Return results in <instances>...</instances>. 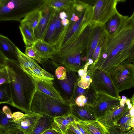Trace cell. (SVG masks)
<instances>
[{
	"mask_svg": "<svg viewBox=\"0 0 134 134\" xmlns=\"http://www.w3.org/2000/svg\"><path fill=\"white\" fill-rule=\"evenodd\" d=\"M100 39L98 57L90 67L100 68L110 74L120 66L134 64V12L126 16L113 34L109 35L104 29Z\"/></svg>",
	"mask_w": 134,
	"mask_h": 134,
	"instance_id": "1",
	"label": "cell"
},
{
	"mask_svg": "<svg viewBox=\"0 0 134 134\" xmlns=\"http://www.w3.org/2000/svg\"><path fill=\"white\" fill-rule=\"evenodd\" d=\"M6 66L11 94L8 104L28 113L31 111V104L36 90L34 81L19 64L7 59Z\"/></svg>",
	"mask_w": 134,
	"mask_h": 134,
	"instance_id": "2",
	"label": "cell"
},
{
	"mask_svg": "<svg viewBox=\"0 0 134 134\" xmlns=\"http://www.w3.org/2000/svg\"><path fill=\"white\" fill-rule=\"evenodd\" d=\"M93 26V23H90L75 40L51 56L49 59L54 66H62L66 71L76 72L83 68L87 62V50Z\"/></svg>",
	"mask_w": 134,
	"mask_h": 134,
	"instance_id": "3",
	"label": "cell"
},
{
	"mask_svg": "<svg viewBox=\"0 0 134 134\" xmlns=\"http://www.w3.org/2000/svg\"><path fill=\"white\" fill-rule=\"evenodd\" d=\"M66 12L69 23L66 26H63L62 30L54 44L57 51L75 40L86 26L92 22V6L84 13L75 10L73 8L69 9Z\"/></svg>",
	"mask_w": 134,
	"mask_h": 134,
	"instance_id": "4",
	"label": "cell"
},
{
	"mask_svg": "<svg viewBox=\"0 0 134 134\" xmlns=\"http://www.w3.org/2000/svg\"><path fill=\"white\" fill-rule=\"evenodd\" d=\"M44 3V0H2L0 5V21L20 22L29 13L41 8Z\"/></svg>",
	"mask_w": 134,
	"mask_h": 134,
	"instance_id": "5",
	"label": "cell"
},
{
	"mask_svg": "<svg viewBox=\"0 0 134 134\" xmlns=\"http://www.w3.org/2000/svg\"><path fill=\"white\" fill-rule=\"evenodd\" d=\"M32 111L54 118L70 114V105L37 90L31 106Z\"/></svg>",
	"mask_w": 134,
	"mask_h": 134,
	"instance_id": "6",
	"label": "cell"
},
{
	"mask_svg": "<svg viewBox=\"0 0 134 134\" xmlns=\"http://www.w3.org/2000/svg\"><path fill=\"white\" fill-rule=\"evenodd\" d=\"M19 64L21 68L34 81H42L53 84L54 79L52 74L43 69L33 59L17 47Z\"/></svg>",
	"mask_w": 134,
	"mask_h": 134,
	"instance_id": "7",
	"label": "cell"
},
{
	"mask_svg": "<svg viewBox=\"0 0 134 134\" xmlns=\"http://www.w3.org/2000/svg\"><path fill=\"white\" fill-rule=\"evenodd\" d=\"M92 83L96 91L121 98L109 73L98 67H90Z\"/></svg>",
	"mask_w": 134,
	"mask_h": 134,
	"instance_id": "8",
	"label": "cell"
},
{
	"mask_svg": "<svg viewBox=\"0 0 134 134\" xmlns=\"http://www.w3.org/2000/svg\"><path fill=\"white\" fill-rule=\"evenodd\" d=\"M109 74L119 93L134 87V64L120 66Z\"/></svg>",
	"mask_w": 134,
	"mask_h": 134,
	"instance_id": "9",
	"label": "cell"
},
{
	"mask_svg": "<svg viewBox=\"0 0 134 134\" xmlns=\"http://www.w3.org/2000/svg\"><path fill=\"white\" fill-rule=\"evenodd\" d=\"M124 0H98L92 6V22L104 25L117 11L118 2Z\"/></svg>",
	"mask_w": 134,
	"mask_h": 134,
	"instance_id": "10",
	"label": "cell"
},
{
	"mask_svg": "<svg viewBox=\"0 0 134 134\" xmlns=\"http://www.w3.org/2000/svg\"><path fill=\"white\" fill-rule=\"evenodd\" d=\"M54 80L52 81L53 85L60 94L66 103L70 105L75 86L80 79L77 72L66 71V76L63 80H58L53 76Z\"/></svg>",
	"mask_w": 134,
	"mask_h": 134,
	"instance_id": "11",
	"label": "cell"
},
{
	"mask_svg": "<svg viewBox=\"0 0 134 134\" xmlns=\"http://www.w3.org/2000/svg\"><path fill=\"white\" fill-rule=\"evenodd\" d=\"M127 98L122 97L120 103L105 112L98 120L108 130L115 127L119 120L129 109L126 103Z\"/></svg>",
	"mask_w": 134,
	"mask_h": 134,
	"instance_id": "12",
	"label": "cell"
},
{
	"mask_svg": "<svg viewBox=\"0 0 134 134\" xmlns=\"http://www.w3.org/2000/svg\"><path fill=\"white\" fill-rule=\"evenodd\" d=\"M121 100V98L97 92L96 98L92 106L97 119L110 108L119 104Z\"/></svg>",
	"mask_w": 134,
	"mask_h": 134,
	"instance_id": "13",
	"label": "cell"
},
{
	"mask_svg": "<svg viewBox=\"0 0 134 134\" xmlns=\"http://www.w3.org/2000/svg\"><path fill=\"white\" fill-rule=\"evenodd\" d=\"M41 17L34 30V34L36 40H43L52 19L56 12L44 3L41 8Z\"/></svg>",
	"mask_w": 134,
	"mask_h": 134,
	"instance_id": "14",
	"label": "cell"
},
{
	"mask_svg": "<svg viewBox=\"0 0 134 134\" xmlns=\"http://www.w3.org/2000/svg\"><path fill=\"white\" fill-rule=\"evenodd\" d=\"M93 23V26L87 53V60L86 64L88 66L92 64L93 63L92 60L93 55L104 30L103 25Z\"/></svg>",
	"mask_w": 134,
	"mask_h": 134,
	"instance_id": "15",
	"label": "cell"
},
{
	"mask_svg": "<svg viewBox=\"0 0 134 134\" xmlns=\"http://www.w3.org/2000/svg\"><path fill=\"white\" fill-rule=\"evenodd\" d=\"M42 114L32 111L25 114L24 116L19 120L14 121L16 128H18L25 134H30Z\"/></svg>",
	"mask_w": 134,
	"mask_h": 134,
	"instance_id": "16",
	"label": "cell"
},
{
	"mask_svg": "<svg viewBox=\"0 0 134 134\" xmlns=\"http://www.w3.org/2000/svg\"><path fill=\"white\" fill-rule=\"evenodd\" d=\"M70 105V114L78 121L98 120L92 106L85 105L80 107L75 103Z\"/></svg>",
	"mask_w": 134,
	"mask_h": 134,
	"instance_id": "17",
	"label": "cell"
},
{
	"mask_svg": "<svg viewBox=\"0 0 134 134\" xmlns=\"http://www.w3.org/2000/svg\"><path fill=\"white\" fill-rule=\"evenodd\" d=\"M17 47L8 37L0 34V51L7 60L19 64Z\"/></svg>",
	"mask_w": 134,
	"mask_h": 134,
	"instance_id": "18",
	"label": "cell"
},
{
	"mask_svg": "<svg viewBox=\"0 0 134 134\" xmlns=\"http://www.w3.org/2000/svg\"><path fill=\"white\" fill-rule=\"evenodd\" d=\"M32 46L43 60L49 59L57 51L54 45L42 40H37Z\"/></svg>",
	"mask_w": 134,
	"mask_h": 134,
	"instance_id": "19",
	"label": "cell"
},
{
	"mask_svg": "<svg viewBox=\"0 0 134 134\" xmlns=\"http://www.w3.org/2000/svg\"><path fill=\"white\" fill-rule=\"evenodd\" d=\"M52 128L62 134H65L68 126L78 120L71 114L53 118Z\"/></svg>",
	"mask_w": 134,
	"mask_h": 134,
	"instance_id": "20",
	"label": "cell"
},
{
	"mask_svg": "<svg viewBox=\"0 0 134 134\" xmlns=\"http://www.w3.org/2000/svg\"><path fill=\"white\" fill-rule=\"evenodd\" d=\"M34 81L37 90L63 103H66L59 92L54 87L53 84L42 81Z\"/></svg>",
	"mask_w": 134,
	"mask_h": 134,
	"instance_id": "21",
	"label": "cell"
},
{
	"mask_svg": "<svg viewBox=\"0 0 134 134\" xmlns=\"http://www.w3.org/2000/svg\"><path fill=\"white\" fill-rule=\"evenodd\" d=\"M97 94L91 82L85 93L77 97L75 103L80 107L85 105L92 106L96 99Z\"/></svg>",
	"mask_w": 134,
	"mask_h": 134,
	"instance_id": "22",
	"label": "cell"
},
{
	"mask_svg": "<svg viewBox=\"0 0 134 134\" xmlns=\"http://www.w3.org/2000/svg\"><path fill=\"white\" fill-rule=\"evenodd\" d=\"M126 16H123L117 11L103 25L104 30L109 35L114 33L124 21Z\"/></svg>",
	"mask_w": 134,
	"mask_h": 134,
	"instance_id": "23",
	"label": "cell"
},
{
	"mask_svg": "<svg viewBox=\"0 0 134 134\" xmlns=\"http://www.w3.org/2000/svg\"><path fill=\"white\" fill-rule=\"evenodd\" d=\"M79 121L90 134H108V130L98 120Z\"/></svg>",
	"mask_w": 134,
	"mask_h": 134,
	"instance_id": "24",
	"label": "cell"
},
{
	"mask_svg": "<svg viewBox=\"0 0 134 134\" xmlns=\"http://www.w3.org/2000/svg\"><path fill=\"white\" fill-rule=\"evenodd\" d=\"M20 22L19 28L25 45L26 47L33 46L37 40L35 36L34 31L25 23Z\"/></svg>",
	"mask_w": 134,
	"mask_h": 134,
	"instance_id": "25",
	"label": "cell"
},
{
	"mask_svg": "<svg viewBox=\"0 0 134 134\" xmlns=\"http://www.w3.org/2000/svg\"><path fill=\"white\" fill-rule=\"evenodd\" d=\"M53 121V118L42 114L30 134H42L46 130L52 128Z\"/></svg>",
	"mask_w": 134,
	"mask_h": 134,
	"instance_id": "26",
	"label": "cell"
},
{
	"mask_svg": "<svg viewBox=\"0 0 134 134\" xmlns=\"http://www.w3.org/2000/svg\"><path fill=\"white\" fill-rule=\"evenodd\" d=\"M41 7L29 13L20 22L27 24L34 32V29L38 25L42 16Z\"/></svg>",
	"mask_w": 134,
	"mask_h": 134,
	"instance_id": "27",
	"label": "cell"
},
{
	"mask_svg": "<svg viewBox=\"0 0 134 134\" xmlns=\"http://www.w3.org/2000/svg\"><path fill=\"white\" fill-rule=\"evenodd\" d=\"M74 0H44V3L56 11L60 12L69 9Z\"/></svg>",
	"mask_w": 134,
	"mask_h": 134,
	"instance_id": "28",
	"label": "cell"
},
{
	"mask_svg": "<svg viewBox=\"0 0 134 134\" xmlns=\"http://www.w3.org/2000/svg\"><path fill=\"white\" fill-rule=\"evenodd\" d=\"M128 109L117 122L115 127L125 132H128L132 128L130 123L132 118L130 114V109Z\"/></svg>",
	"mask_w": 134,
	"mask_h": 134,
	"instance_id": "29",
	"label": "cell"
},
{
	"mask_svg": "<svg viewBox=\"0 0 134 134\" xmlns=\"http://www.w3.org/2000/svg\"><path fill=\"white\" fill-rule=\"evenodd\" d=\"M59 12L56 11L54 14L43 39V40L45 42L52 44L55 30L56 21Z\"/></svg>",
	"mask_w": 134,
	"mask_h": 134,
	"instance_id": "30",
	"label": "cell"
},
{
	"mask_svg": "<svg viewBox=\"0 0 134 134\" xmlns=\"http://www.w3.org/2000/svg\"><path fill=\"white\" fill-rule=\"evenodd\" d=\"M88 66L86 65L84 66L83 74L77 83L78 86L84 89L87 88L92 82L90 69Z\"/></svg>",
	"mask_w": 134,
	"mask_h": 134,
	"instance_id": "31",
	"label": "cell"
},
{
	"mask_svg": "<svg viewBox=\"0 0 134 134\" xmlns=\"http://www.w3.org/2000/svg\"><path fill=\"white\" fill-rule=\"evenodd\" d=\"M11 97L10 89L9 83L0 85V104H8Z\"/></svg>",
	"mask_w": 134,
	"mask_h": 134,
	"instance_id": "32",
	"label": "cell"
},
{
	"mask_svg": "<svg viewBox=\"0 0 134 134\" xmlns=\"http://www.w3.org/2000/svg\"><path fill=\"white\" fill-rule=\"evenodd\" d=\"M11 128H16L15 122L13 120L9 119L0 109V129L5 130Z\"/></svg>",
	"mask_w": 134,
	"mask_h": 134,
	"instance_id": "33",
	"label": "cell"
},
{
	"mask_svg": "<svg viewBox=\"0 0 134 134\" xmlns=\"http://www.w3.org/2000/svg\"><path fill=\"white\" fill-rule=\"evenodd\" d=\"M25 54L38 63L42 64L43 60L38 54L32 46L26 47Z\"/></svg>",
	"mask_w": 134,
	"mask_h": 134,
	"instance_id": "34",
	"label": "cell"
},
{
	"mask_svg": "<svg viewBox=\"0 0 134 134\" xmlns=\"http://www.w3.org/2000/svg\"><path fill=\"white\" fill-rule=\"evenodd\" d=\"M9 79L7 66H0V85L9 83Z\"/></svg>",
	"mask_w": 134,
	"mask_h": 134,
	"instance_id": "35",
	"label": "cell"
},
{
	"mask_svg": "<svg viewBox=\"0 0 134 134\" xmlns=\"http://www.w3.org/2000/svg\"><path fill=\"white\" fill-rule=\"evenodd\" d=\"M59 13L57 16L55 24V30L52 43L53 45L57 40L63 28L60 19L58 16Z\"/></svg>",
	"mask_w": 134,
	"mask_h": 134,
	"instance_id": "36",
	"label": "cell"
},
{
	"mask_svg": "<svg viewBox=\"0 0 134 134\" xmlns=\"http://www.w3.org/2000/svg\"><path fill=\"white\" fill-rule=\"evenodd\" d=\"M51 74L55 76L58 80H64L66 76V70L65 68L62 66L58 67L55 69V73Z\"/></svg>",
	"mask_w": 134,
	"mask_h": 134,
	"instance_id": "37",
	"label": "cell"
},
{
	"mask_svg": "<svg viewBox=\"0 0 134 134\" xmlns=\"http://www.w3.org/2000/svg\"><path fill=\"white\" fill-rule=\"evenodd\" d=\"M0 134H25L24 133L17 128H11L5 130L0 129Z\"/></svg>",
	"mask_w": 134,
	"mask_h": 134,
	"instance_id": "38",
	"label": "cell"
},
{
	"mask_svg": "<svg viewBox=\"0 0 134 134\" xmlns=\"http://www.w3.org/2000/svg\"><path fill=\"white\" fill-rule=\"evenodd\" d=\"M101 45V42L100 38L93 55L92 60L93 63L92 64H94L95 62L98 57L100 50Z\"/></svg>",
	"mask_w": 134,
	"mask_h": 134,
	"instance_id": "39",
	"label": "cell"
},
{
	"mask_svg": "<svg viewBox=\"0 0 134 134\" xmlns=\"http://www.w3.org/2000/svg\"><path fill=\"white\" fill-rule=\"evenodd\" d=\"M108 134H127V132L124 131L114 127L108 130Z\"/></svg>",
	"mask_w": 134,
	"mask_h": 134,
	"instance_id": "40",
	"label": "cell"
},
{
	"mask_svg": "<svg viewBox=\"0 0 134 134\" xmlns=\"http://www.w3.org/2000/svg\"><path fill=\"white\" fill-rule=\"evenodd\" d=\"M2 111L6 115L9 119L13 120L12 117V113L10 108L7 106L5 105L3 107Z\"/></svg>",
	"mask_w": 134,
	"mask_h": 134,
	"instance_id": "41",
	"label": "cell"
},
{
	"mask_svg": "<svg viewBox=\"0 0 134 134\" xmlns=\"http://www.w3.org/2000/svg\"><path fill=\"white\" fill-rule=\"evenodd\" d=\"M25 114L19 111L14 112L12 115V118L14 121H18L22 118Z\"/></svg>",
	"mask_w": 134,
	"mask_h": 134,
	"instance_id": "42",
	"label": "cell"
},
{
	"mask_svg": "<svg viewBox=\"0 0 134 134\" xmlns=\"http://www.w3.org/2000/svg\"><path fill=\"white\" fill-rule=\"evenodd\" d=\"M75 124L77 127L82 134H90L79 121L76 122Z\"/></svg>",
	"mask_w": 134,
	"mask_h": 134,
	"instance_id": "43",
	"label": "cell"
},
{
	"mask_svg": "<svg viewBox=\"0 0 134 134\" xmlns=\"http://www.w3.org/2000/svg\"><path fill=\"white\" fill-rule=\"evenodd\" d=\"M68 129L72 131L76 134H82L76 126L75 122L70 125Z\"/></svg>",
	"mask_w": 134,
	"mask_h": 134,
	"instance_id": "44",
	"label": "cell"
},
{
	"mask_svg": "<svg viewBox=\"0 0 134 134\" xmlns=\"http://www.w3.org/2000/svg\"><path fill=\"white\" fill-rule=\"evenodd\" d=\"M7 59L0 51V66H6Z\"/></svg>",
	"mask_w": 134,
	"mask_h": 134,
	"instance_id": "45",
	"label": "cell"
},
{
	"mask_svg": "<svg viewBox=\"0 0 134 134\" xmlns=\"http://www.w3.org/2000/svg\"><path fill=\"white\" fill-rule=\"evenodd\" d=\"M42 134H62L59 132L54 129L51 128L44 131Z\"/></svg>",
	"mask_w": 134,
	"mask_h": 134,
	"instance_id": "46",
	"label": "cell"
},
{
	"mask_svg": "<svg viewBox=\"0 0 134 134\" xmlns=\"http://www.w3.org/2000/svg\"><path fill=\"white\" fill-rule=\"evenodd\" d=\"M60 19L61 24L63 26L65 27L67 26L69 23V21L68 18V16Z\"/></svg>",
	"mask_w": 134,
	"mask_h": 134,
	"instance_id": "47",
	"label": "cell"
},
{
	"mask_svg": "<svg viewBox=\"0 0 134 134\" xmlns=\"http://www.w3.org/2000/svg\"><path fill=\"white\" fill-rule=\"evenodd\" d=\"M129 113L131 116L132 117H134V105H133L131 108L130 109Z\"/></svg>",
	"mask_w": 134,
	"mask_h": 134,
	"instance_id": "48",
	"label": "cell"
},
{
	"mask_svg": "<svg viewBox=\"0 0 134 134\" xmlns=\"http://www.w3.org/2000/svg\"><path fill=\"white\" fill-rule=\"evenodd\" d=\"M65 134H76L74 132L71 130L67 129L66 130Z\"/></svg>",
	"mask_w": 134,
	"mask_h": 134,
	"instance_id": "49",
	"label": "cell"
},
{
	"mask_svg": "<svg viewBox=\"0 0 134 134\" xmlns=\"http://www.w3.org/2000/svg\"><path fill=\"white\" fill-rule=\"evenodd\" d=\"M134 117H133L131 120L130 126L132 128H134Z\"/></svg>",
	"mask_w": 134,
	"mask_h": 134,
	"instance_id": "50",
	"label": "cell"
},
{
	"mask_svg": "<svg viewBox=\"0 0 134 134\" xmlns=\"http://www.w3.org/2000/svg\"><path fill=\"white\" fill-rule=\"evenodd\" d=\"M127 134H134V128H132L129 131H128Z\"/></svg>",
	"mask_w": 134,
	"mask_h": 134,
	"instance_id": "51",
	"label": "cell"
},
{
	"mask_svg": "<svg viewBox=\"0 0 134 134\" xmlns=\"http://www.w3.org/2000/svg\"><path fill=\"white\" fill-rule=\"evenodd\" d=\"M2 0H0V5L2 2Z\"/></svg>",
	"mask_w": 134,
	"mask_h": 134,
	"instance_id": "52",
	"label": "cell"
}]
</instances>
